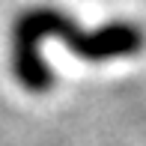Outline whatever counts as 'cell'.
<instances>
[{"label": "cell", "mask_w": 146, "mask_h": 146, "mask_svg": "<svg viewBox=\"0 0 146 146\" xmlns=\"http://www.w3.org/2000/svg\"><path fill=\"white\" fill-rule=\"evenodd\" d=\"M42 36L66 39L75 54L90 57V60H104V57H116V54H134L140 48V33L134 27H128V24H110V27H104L98 33H84L69 18H63L60 12H51V9L30 12V15L21 18V27H18V72L33 87L48 84V72H45L42 60L36 57V42Z\"/></svg>", "instance_id": "obj_1"}]
</instances>
